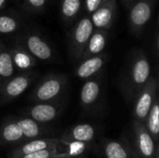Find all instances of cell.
<instances>
[{"label":"cell","mask_w":159,"mask_h":158,"mask_svg":"<svg viewBox=\"0 0 159 158\" xmlns=\"http://www.w3.org/2000/svg\"><path fill=\"white\" fill-rule=\"evenodd\" d=\"M57 156H58V152L56 150V147H53V148L40 150L28 155H24L18 158H55Z\"/></svg>","instance_id":"24"},{"label":"cell","mask_w":159,"mask_h":158,"mask_svg":"<svg viewBox=\"0 0 159 158\" xmlns=\"http://www.w3.org/2000/svg\"><path fill=\"white\" fill-rule=\"evenodd\" d=\"M103 149L106 158H129V151L119 142L109 141L105 143Z\"/></svg>","instance_id":"23"},{"label":"cell","mask_w":159,"mask_h":158,"mask_svg":"<svg viewBox=\"0 0 159 158\" xmlns=\"http://www.w3.org/2000/svg\"><path fill=\"white\" fill-rule=\"evenodd\" d=\"M23 138L22 131L16 120H10L0 128V144L15 143Z\"/></svg>","instance_id":"18"},{"label":"cell","mask_w":159,"mask_h":158,"mask_svg":"<svg viewBox=\"0 0 159 158\" xmlns=\"http://www.w3.org/2000/svg\"><path fill=\"white\" fill-rule=\"evenodd\" d=\"M95 128L90 124H78L71 128L62 137L63 142H89L95 137Z\"/></svg>","instance_id":"15"},{"label":"cell","mask_w":159,"mask_h":158,"mask_svg":"<svg viewBox=\"0 0 159 158\" xmlns=\"http://www.w3.org/2000/svg\"><path fill=\"white\" fill-rule=\"evenodd\" d=\"M38 73L33 70L14 74L0 85V102H9L24 93L37 77Z\"/></svg>","instance_id":"6"},{"label":"cell","mask_w":159,"mask_h":158,"mask_svg":"<svg viewBox=\"0 0 159 158\" xmlns=\"http://www.w3.org/2000/svg\"><path fill=\"white\" fill-rule=\"evenodd\" d=\"M151 77L152 67L147 54L142 49H135L131 52L118 82V87L126 101L133 103Z\"/></svg>","instance_id":"1"},{"label":"cell","mask_w":159,"mask_h":158,"mask_svg":"<svg viewBox=\"0 0 159 158\" xmlns=\"http://www.w3.org/2000/svg\"><path fill=\"white\" fill-rule=\"evenodd\" d=\"M133 129L137 147L142 156L143 158H158L157 144L149 133L145 124L134 119Z\"/></svg>","instance_id":"11"},{"label":"cell","mask_w":159,"mask_h":158,"mask_svg":"<svg viewBox=\"0 0 159 158\" xmlns=\"http://www.w3.org/2000/svg\"><path fill=\"white\" fill-rule=\"evenodd\" d=\"M6 4H7V0H0V10L5 7Z\"/></svg>","instance_id":"28"},{"label":"cell","mask_w":159,"mask_h":158,"mask_svg":"<svg viewBox=\"0 0 159 158\" xmlns=\"http://www.w3.org/2000/svg\"><path fill=\"white\" fill-rule=\"evenodd\" d=\"M9 51L15 71L19 73L27 72L36 66L37 61L19 44L14 45V47L9 48Z\"/></svg>","instance_id":"14"},{"label":"cell","mask_w":159,"mask_h":158,"mask_svg":"<svg viewBox=\"0 0 159 158\" xmlns=\"http://www.w3.org/2000/svg\"><path fill=\"white\" fill-rule=\"evenodd\" d=\"M17 44L21 46L36 61H51L55 57V51L52 46L38 33H25L17 39Z\"/></svg>","instance_id":"5"},{"label":"cell","mask_w":159,"mask_h":158,"mask_svg":"<svg viewBox=\"0 0 159 158\" xmlns=\"http://www.w3.org/2000/svg\"><path fill=\"white\" fill-rule=\"evenodd\" d=\"M105 71L85 80L80 89V105L86 111H93L100 107L106 95Z\"/></svg>","instance_id":"3"},{"label":"cell","mask_w":159,"mask_h":158,"mask_svg":"<svg viewBox=\"0 0 159 158\" xmlns=\"http://www.w3.org/2000/svg\"><path fill=\"white\" fill-rule=\"evenodd\" d=\"M94 31L89 15H85L76 21L68 34V48L71 58L78 62L85 50L90 35Z\"/></svg>","instance_id":"4"},{"label":"cell","mask_w":159,"mask_h":158,"mask_svg":"<svg viewBox=\"0 0 159 158\" xmlns=\"http://www.w3.org/2000/svg\"><path fill=\"white\" fill-rule=\"evenodd\" d=\"M62 99L52 102H34V105L26 109L25 114L28 117L35 120L40 124L51 122L56 119L62 111L64 106Z\"/></svg>","instance_id":"9"},{"label":"cell","mask_w":159,"mask_h":158,"mask_svg":"<svg viewBox=\"0 0 159 158\" xmlns=\"http://www.w3.org/2000/svg\"><path fill=\"white\" fill-rule=\"evenodd\" d=\"M116 10V1L106 0L101 7H99L94 12L89 15L94 29L108 31L115 22Z\"/></svg>","instance_id":"12"},{"label":"cell","mask_w":159,"mask_h":158,"mask_svg":"<svg viewBox=\"0 0 159 158\" xmlns=\"http://www.w3.org/2000/svg\"><path fill=\"white\" fill-rule=\"evenodd\" d=\"M15 74V68L11 59L9 48L3 44L0 47V85L12 77Z\"/></svg>","instance_id":"19"},{"label":"cell","mask_w":159,"mask_h":158,"mask_svg":"<svg viewBox=\"0 0 159 158\" xmlns=\"http://www.w3.org/2000/svg\"><path fill=\"white\" fill-rule=\"evenodd\" d=\"M22 2L30 11L34 12L43 11L48 4V0H22Z\"/></svg>","instance_id":"25"},{"label":"cell","mask_w":159,"mask_h":158,"mask_svg":"<svg viewBox=\"0 0 159 158\" xmlns=\"http://www.w3.org/2000/svg\"><path fill=\"white\" fill-rule=\"evenodd\" d=\"M145 126L153 137L156 143H158L159 139V101L158 96L156 97L152 107L148 113L147 118L145 120Z\"/></svg>","instance_id":"20"},{"label":"cell","mask_w":159,"mask_h":158,"mask_svg":"<svg viewBox=\"0 0 159 158\" xmlns=\"http://www.w3.org/2000/svg\"><path fill=\"white\" fill-rule=\"evenodd\" d=\"M106 0H84L83 1V9L86 12V15H90L94 12L99 7H101Z\"/></svg>","instance_id":"26"},{"label":"cell","mask_w":159,"mask_h":158,"mask_svg":"<svg viewBox=\"0 0 159 158\" xmlns=\"http://www.w3.org/2000/svg\"><path fill=\"white\" fill-rule=\"evenodd\" d=\"M108 39H109L108 31L94 29L80 60H84L86 58L104 52V49L108 43Z\"/></svg>","instance_id":"13"},{"label":"cell","mask_w":159,"mask_h":158,"mask_svg":"<svg viewBox=\"0 0 159 158\" xmlns=\"http://www.w3.org/2000/svg\"><path fill=\"white\" fill-rule=\"evenodd\" d=\"M158 83L156 77H151L147 84L142 88L133 102V116L134 119L145 123L148 113L152 104L157 96Z\"/></svg>","instance_id":"8"},{"label":"cell","mask_w":159,"mask_h":158,"mask_svg":"<svg viewBox=\"0 0 159 158\" xmlns=\"http://www.w3.org/2000/svg\"><path fill=\"white\" fill-rule=\"evenodd\" d=\"M16 121L22 131L23 137L26 139H35L43 132L40 123L30 117H21Z\"/></svg>","instance_id":"21"},{"label":"cell","mask_w":159,"mask_h":158,"mask_svg":"<svg viewBox=\"0 0 159 158\" xmlns=\"http://www.w3.org/2000/svg\"><path fill=\"white\" fill-rule=\"evenodd\" d=\"M69 86L66 74H49L44 76L29 94L33 102H52L64 98Z\"/></svg>","instance_id":"2"},{"label":"cell","mask_w":159,"mask_h":158,"mask_svg":"<svg viewBox=\"0 0 159 158\" xmlns=\"http://www.w3.org/2000/svg\"><path fill=\"white\" fill-rule=\"evenodd\" d=\"M2 45H3V43H2V42H1V40H0V47H1Z\"/></svg>","instance_id":"29"},{"label":"cell","mask_w":159,"mask_h":158,"mask_svg":"<svg viewBox=\"0 0 159 158\" xmlns=\"http://www.w3.org/2000/svg\"><path fill=\"white\" fill-rule=\"evenodd\" d=\"M156 0H136L129 7V27L135 37H140L149 23Z\"/></svg>","instance_id":"7"},{"label":"cell","mask_w":159,"mask_h":158,"mask_svg":"<svg viewBox=\"0 0 159 158\" xmlns=\"http://www.w3.org/2000/svg\"><path fill=\"white\" fill-rule=\"evenodd\" d=\"M58 142H59V141H57L55 139H36V140H32V141L24 143L20 148L14 150L13 153L10 156V158L20 157V156H22L24 155L34 153V152H37V151H40V150L57 147L56 145H57Z\"/></svg>","instance_id":"16"},{"label":"cell","mask_w":159,"mask_h":158,"mask_svg":"<svg viewBox=\"0 0 159 158\" xmlns=\"http://www.w3.org/2000/svg\"><path fill=\"white\" fill-rule=\"evenodd\" d=\"M20 27V20L18 17L11 14L0 15V34H13Z\"/></svg>","instance_id":"22"},{"label":"cell","mask_w":159,"mask_h":158,"mask_svg":"<svg viewBox=\"0 0 159 158\" xmlns=\"http://www.w3.org/2000/svg\"><path fill=\"white\" fill-rule=\"evenodd\" d=\"M60 14L65 24H71L79 16L82 7V0H60Z\"/></svg>","instance_id":"17"},{"label":"cell","mask_w":159,"mask_h":158,"mask_svg":"<svg viewBox=\"0 0 159 158\" xmlns=\"http://www.w3.org/2000/svg\"><path fill=\"white\" fill-rule=\"evenodd\" d=\"M109 58L108 53L102 52L101 54L80 60L75 68V75L81 80H87L100 74L105 71Z\"/></svg>","instance_id":"10"},{"label":"cell","mask_w":159,"mask_h":158,"mask_svg":"<svg viewBox=\"0 0 159 158\" xmlns=\"http://www.w3.org/2000/svg\"><path fill=\"white\" fill-rule=\"evenodd\" d=\"M136 0H122V2H123V4H124V6H125V7L127 8V9H129V7L135 2Z\"/></svg>","instance_id":"27"}]
</instances>
